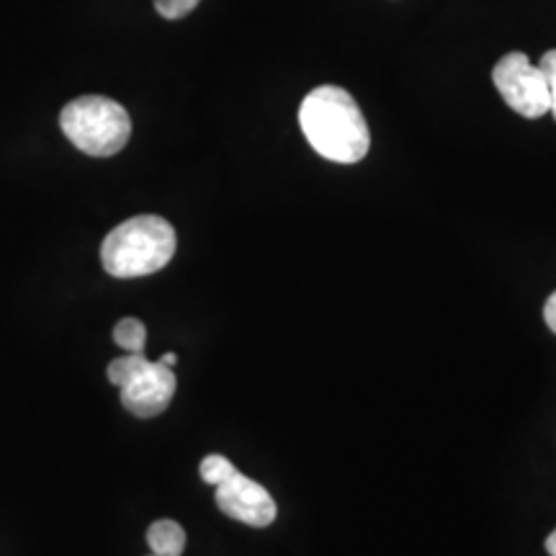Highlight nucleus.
<instances>
[{
	"label": "nucleus",
	"instance_id": "f03ea898",
	"mask_svg": "<svg viewBox=\"0 0 556 556\" xmlns=\"http://www.w3.org/2000/svg\"><path fill=\"white\" fill-rule=\"evenodd\" d=\"M176 229L157 214H139L122 222L101 245V263L109 276L137 278L157 274L176 255Z\"/></svg>",
	"mask_w": 556,
	"mask_h": 556
},
{
	"label": "nucleus",
	"instance_id": "4468645a",
	"mask_svg": "<svg viewBox=\"0 0 556 556\" xmlns=\"http://www.w3.org/2000/svg\"><path fill=\"white\" fill-rule=\"evenodd\" d=\"M160 361H163V364H165V366H170V368H173V366H176V364H178V356H176V353H165V356H163V358H160Z\"/></svg>",
	"mask_w": 556,
	"mask_h": 556
},
{
	"label": "nucleus",
	"instance_id": "423d86ee",
	"mask_svg": "<svg viewBox=\"0 0 556 556\" xmlns=\"http://www.w3.org/2000/svg\"><path fill=\"white\" fill-rule=\"evenodd\" d=\"M217 505L227 518L253 528H266L276 520L278 507L266 486L235 467L217 484Z\"/></svg>",
	"mask_w": 556,
	"mask_h": 556
},
{
	"label": "nucleus",
	"instance_id": "9d476101",
	"mask_svg": "<svg viewBox=\"0 0 556 556\" xmlns=\"http://www.w3.org/2000/svg\"><path fill=\"white\" fill-rule=\"evenodd\" d=\"M155 3V11L160 13L163 18L168 21H178L184 16H189V13L197 9L201 0H152Z\"/></svg>",
	"mask_w": 556,
	"mask_h": 556
},
{
	"label": "nucleus",
	"instance_id": "f257e3e1",
	"mask_svg": "<svg viewBox=\"0 0 556 556\" xmlns=\"http://www.w3.org/2000/svg\"><path fill=\"white\" fill-rule=\"evenodd\" d=\"M299 127L317 155L340 165L361 163L371 148L364 111L345 88L319 86L299 106Z\"/></svg>",
	"mask_w": 556,
	"mask_h": 556
},
{
	"label": "nucleus",
	"instance_id": "20e7f679",
	"mask_svg": "<svg viewBox=\"0 0 556 556\" xmlns=\"http://www.w3.org/2000/svg\"><path fill=\"white\" fill-rule=\"evenodd\" d=\"M111 384L122 389V405L135 417H157L170 407L176 394V371L144 353H129L111 361L106 368Z\"/></svg>",
	"mask_w": 556,
	"mask_h": 556
},
{
	"label": "nucleus",
	"instance_id": "1a4fd4ad",
	"mask_svg": "<svg viewBox=\"0 0 556 556\" xmlns=\"http://www.w3.org/2000/svg\"><path fill=\"white\" fill-rule=\"evenodd\" d=\"M232 469H235V464L219 454L204 456V462H201V467H199L201 479H204L206 484H214V486H217Z\"/></svg>",
	"mask_w": 556,
	"mask_h": 556
},
{
	"label": "nucleus",
	"instance_id": "9b49d317",
	"mask_svg": "<svg viewBox=\"0 0 556 556\" xmlns=\"http://www.w3.org/2000/svg\"><path fill=\"white\" fill-rule=\"evenodd\" d=\"M541 73H544L546 88H548V101H552V114L556 119V50H548L544 58H541Z\"/></svg>",
	"mask_w": 556,
	"mask_h": 556
},
{
	"label": "nucleus",
	"instance_id": "2eb2a0df",
	"mask_svg": "<svg viewBox=\"0 0 556 556\" xmlns=\"http://www.w3.org/2000/svg\"><path fill=\"white\" fill-rule=\"evenodd\" d=\"M152 556H155V554H152Z\"/></svg>",
	"mask_w": 556,
	"mask_h": 556
},
{
	"label": "nucleus",
	"instance_id": "7ed1b4c3",
	"mask_svg": "<svg viewBox=\"0 0 556 556\" xmlns=\"http://www.w3.org/2000/svg\"><path fill=\"white\" fill-rule=\"evenodd\" d=\"M60 127L80 152L90 157H111L127 148L131 119L122 103L106 96H80L60 114Z\"/></svg>",
	"mask_w": 556,
	"mask_h": 556
},
{
	"label": "nucleus",
	"instance_id": "f8f14e48",
	"mask_svg": "<svg viewBox=\"0 0 556 556\" xmlns=\"http://www.w3.org/2000/svg\"><path fill=\"white\" fill-rule=\"evenodd\" d=\"M544 319H546L548 330L556 332V291H554L552 296L546 299V304H544Z\"/></svg>",
	"mask_w": 556,
	"mask_h": 556
},
{
	"label": "nucleus",
	"instance_id": "0eeeda50",
	"mask_svg": "<svg viewBox=\"0 0 556 556\" xmlns=\"http://www.w3.org/2000/svg\"><path fill=\"white\" fill-rule=\"evenodd\" d=\"M148 544L155 556H180L186 552V531L176 520H155L148 528Z\"/></svg>",
	"mask_w": 556,
	"mask_h": 556
},
{
	"label": "nucleus",
	"instance_id": "6e6552de",
	"mask_svg": "<svg viewBox=\"0 0 556 556\" xmlns=\"http://www.w3.org/2000/svg\"><path fill=\"white\" fill-rule=\"evenodd\" d=\"M114 343L124 348L127 353H144V343H148V328L142 319L124 317L114 328Z\"/></svg>",
	"mask_w": 556,
	"mask_h": 556
},
{
	"label": "nucleus",
	"instance_id": "ddd939ff",
	"mask_svg": "<svg viewBox=\"0 0 556 556\" xmlns=\"http://www.w3.org/2000/svg\"><path fill=\"white\" fill-rule=\"evenodd\" d=\"M546 552L552 554V556H556V531L552 533V536L546 539Z\"/></svg>",
	"mask_w": 556,
	"mask_h": 556
},
{
	"label": "nucleus",
	"instance_id": "39448f33",
	"mask_svg": "<svg viewBox=\"0 0 556 556\" xmlns=\"http://www.w3.org/2000/svg\"><path fill=\"white\" fill-rule=\"evenodd\" d=\"M492 80L507 106L526 119H541L552 111L544 73L523 52L505 54L492 70Z\"/></svg>",
	"mask_w": 556,
	"mask_h": 556
}]
</instances>
